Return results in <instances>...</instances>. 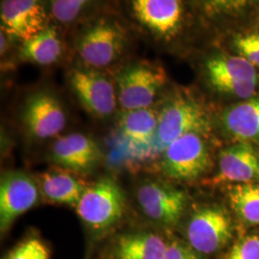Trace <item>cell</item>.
Instances as JSON below:
<instances>
[{"instance_id": "obj_13", "label": "cell", "mask_w": 259, "mask_h": 259, "mask_svg": "<svg viewBox=\"0 0 259 259\" xmlns=\"http://www.w3.org/2000/svg\"><path fill=\"white\" fill-rule=\"evenodd\" d=\"M1 29L23 42L37 36L47 26V13L41 0H3Z\"/></svg>"}, {"instance_id": "obj_7", "label": "cell", "mask_w": 259, "mask_h": 259, "mask_svg": "<svg viewBox=\"0 0 259 259\" xmlns=\"http://www.w3.org/2000/svg\"><path fill=\"white\" fill-rule=\"evenodd\" d=\"M231 218L222 207L206 206L190 218L186 235L190 246L200 253H213L232 238Z\"/></svg>"}, {"instance_id": "obj_10", "label": "cell", "mask_w": 259, "mask_h": 259, "mask_svg": "<svg viewBox=\"0 0 259 259\" xmlns=\"http://www.w3.org/2000/svg\"><path fill=\"white\" fill-rule=\"evenodd\" d=\"M130 5L139 24L157 37H173L183 24V0H130Z\"/></svg>"}, {"instance_id": "obj_4", "label": "cell", "mask_w": 259, "mask_h": 259, "mask_svg": "<svg viewBox=\"0 0 259 259\" xmlns=\"http://www.w3.org/2000/svg\"><path fill=\"white\" fill-rule=\"evenodd\" d=\"M209 82L219 93L238 98L253 96L258 83L255 66L242 56H219L206 64Z\"/></svg>"}, {"instance_id": "obj_23", "label": "cell", "mask_w": 259, "mask_h": 259, "mask_svg": "<svg viewBox=\"0 0 259 259\" xmlns=\"http://www.w3.org/2000/svg\"><path fill=\"white\" fill-rule=\"evenodd\" d=\"M92 0H51L52 14L57 20L68 23L74 20Z\"/></svg>"}, {"instance_id": "obj_2", "label": "cell", "mask_w": 259, "mask_h": 259, "mask_svg": "<svg viewBox=\"0 0 259 259\" xmlns=\"http://www.w3.org/2000/svg\"><path fill=\"white\" fill-rule=\"evenodd\" d=\"M76 210L91 229L106 231L118 222L124 214V192L116 182L105 178L84 190Z\"/></svg>"}, {"instance_id": "obj_26", "label": "cell", "mask_w": 259, "mask_h": 259, "mask_svg": "<svg viewBox=\"0 0 259 259\" xmlns=\"http://www.w3.org/2000/svg\"><path fill=\"white\" fill-rule=\"evenodd\" d=\"M256 0H203L204 9L209 15H225L238 12Z\"/></svg>"}, {"instance_id": "obj_15", "label": "cell", "mask_w": 259, "mask_h": 259, "mask_svg": "<svg viewBox=\"0 0 259 259\" xmlns=\"http://www.w3.org/2000/svg\"><path fill=\"white\" fill-rule=\"evenodd\" d=\"M51 157L60 166L83 172L99 162L101 152L91 138L75 133L56 140L52 146Z\"/></svg>"}, {"instance_id": "obj_17", "label": "cell", "mask_w": 259, "mask_h": 259, "mask_svg": "<svg viewBox=\"0 0 259 259\" xmlns=\"http://www.w3.org/2000/svg\"><path fill=\"white\" fill-rule=\"evenodd\" d=\"M167 246L155 233H129L118 238L114 254L116 259H163Z\"/></svg>"}, {"instance_id": "obj_9", "label": "cell", "mask_w": 259, "mask_h": 259, "mask_svg": "<svg viewBox=\"0 0 259 259\" xmlns=\"http://www.w3.org/2000/svg\"><path fill=\"white\" fill-rule=\"evenodd\" d=\"M38 199V187L27 174L5 173L0 183V228L6 232L20 215L32 208Z\"/></svg>"}, {"instance_id": "obj_27", "label": "cell", "mask_w": 259, "mask_h": 259, "mask_svg": "<svg viewBox=\"0 0 259 259\" xmlns=\"http://www.w3.org/2000/svg\"><path fill=\"white\" fill-rule=\"evenodd\" d=\"M163 259H201L197 251L180 241H173L167 246Z\"/></svg>"}, {"instance_id": "obj_16", "label": "cell", "mask_w": 259, "mask_h": 259, "mask_svg": "<svg viewBox=\"0 0 259 259\" xmlns=\"http://www.w3.org/2000/svg\"><path fill=\"white\" fill-rule=\"evenodd\" d=\"M222 123L226 132L238 142L259 145V96L228 109Z\"/></svg>"}, {"instance_id": "obj_14", "label": "cell", "mask_w": 259, "mask_h": 259, "mask_svg": "<svg viewBox=\"0 0 259 259\" xmlns=\"http://www.w3.org/2000/svg\"><path fill=\"white\" fill-rule=\"evenodd\" d=\"M215 180L235 184H258L259 152L253 144L238 142L223 150Z\"/></svg>"}, {"instance_id": "obj_22", "label": "cell", "mask_w": 259, "mask_h": 259, "mask_svg": "<svg viewBox=\"0 0 259 259\" xmlns=\"http://www.w3.org/2000/svg\"><path fill=\"white\" fill-rule=\"evenodd\" d=\"M5 259H50V251L42 241L29 238L16 246Z\"/></svg>"}, {"instance_id": "obj_8", "label": "cell", "mask_w": 259, "mask_h": 259, "mask_svg": "<svg viewBox=\"0 0 259 259\" xmlns=\"http://www.w3.org/2000/svg\"><path fill=\"white\" fill-rule=\"evenodd\" d=\"M69 83L83 108L96 117H107L116 108V93L111 81L93 68L74 69Z\"/></svg>"}, {"instance_id": "obj_6", "label": "cell", "mask_w": 259, "mask_h": 259, "mask_svg": "<svg viewBox=\"0 0 259 259\" xmlns=\"http://www.w3.org/2000/svg\"><path fill=\"white\" fill-rule=\"evenodd\" d=\"M125 41V34L118 25L101 20L83 31L78 42V52L88 66L105 67L121 55Z\"/></svg>"}, {"instance_id": "obj_5", "label": "cell", "mask_w": 259, "mask_h": 259, "mask_svg": "<svg viewBox=\"0 0 259 259\" xmlns=\"http://www.w3.org/2000/svg\"><path fill=\"white\" fill-rule=\"evenodd\" d=\"M164 71L154 65L139 64L124 69L117 78V97L126 111L150 108L164 85Z\"/></svg>"}, {"instance_id": "obj_20", "label": "cell", "mask_w": 259, "mask_h": 259, "mask_svg": "<svg viewBox=\"0 0 259 259\" xmlns=\"http://www.w3.org/2000/svg\"><path fill=\"white\" fill-rule=\"evenodd\" d=\"M62 56V42L55 28L47 26L37 36L23 42L21 57L40 65H52Z\"/></svg>"}, {"instance_id": "obj_21", "label": "cell", "mask_w": 259, "mask_h": 259, "mask_svg": "<svg viewBox=\"0 0 259 259\" xmlns=\"http://www.w3.org/2000/svg\"><path fill=\"white\" fill-rule=\"evenodd\" d=\"M229 199L242 222L259 225V184H236L230 189Z\"/></svg>"}, {"instance_id": "obj_19", "label": "cell", "mask_w": 259, "mask_h": 259, "mask_svg": "<svg viewBox=\"0 0 259 259\" xmlns=\"http://www.w3.org/2000/svg\"><path fill=\"white\" fill-rule=\"evenodd\" d=\"M158 113L150 109L126 111L120 119L123 138L135 145L153 144L157 129Z\"/></svg>"}, {"instance_id": "obj_1", "label": "cell", "mask_w": 259, "mask_h": 259, "mask_svg": "<svg viewBox=\"0 0 259 259\" xmlns=\"http://www.w3.org/2000/svg\"><path fill=\"white\" fill-rule=\"evenodd\" d=\"M209 122L203 108L192 99L177 97L167 102L158 112L156 138L152 147L163 151L175 140L189 133H206Z\"/></svg>"}, {"instance_id": "obj_3", "label": "cell", "mask_w": 259, "mask_h": 259, "mask_svg": "<svg viewBox=\"0 0 259 259\" xmlns=\"http://www.w3.org/2000/svg\"><path fill=\"white\" fill-rule=\"evenodd\" d=\"M203 136L189 133L171 143L162 153V172L179 182L194 181L205 174L211 165V158Z\"/></svg>"}, {"instance_id": "obj_25", "label": "cell", "mask_w": 259, "mask_h": 259, "mask_svg": "<svg viewBox=\"0 0 259 259\" xmlns=\"http://www.w3.org/2000/svg\"><path fill=\"white\" fill-rule=\"evenodd\" d=\"M235 47L243 58L259 67V33L243 35L235 39Z\"/></svg>"}, {"instance_id": "obj_24", "label": "cell", "mask_w": 259, "mask_h": 259, "mask_svg": "<svg viewBox=\"0 0 259 259\" xmlns=\"http://www.w3.org/2000/svg\"><path fill=\"white\" fill-rule=\"evenodd\" d=\"M225 259H259V236L251 234L237 241Z\"/></svg>"}, {"instance_id": "obj_18", "label": "cell", "mask_w": 259, "mask_h": 259, "mask_svg": "<svg viewBox=\"0 0 259 259\" xmlns=\"http://www.w3.org/2000/svg\"><path fill=\"white\" fill-rule=\"evenodd\" d=\"M41 190L51 203L74 205L82 198L87 187L81 180L65 172H47L40 178Z\"/></svg>"}, {"instance_id": "obj_12", "label": "cell", "mask_w": 259, "mask_h": 259, "mask_svg": "<svg viewBox=\"0 0 259 259\" xmlns=\"http://www.w3.org/2000/svg\"><path fill=\"white\" fill-rule=\"evenodd\" d=\"M22 120L30 136L37 139L54 138L66 125V115L60 101L48 93H37L25 103Z\"/></svg>"}, {"instance_id": "obj_11", "label": "cell", "mask_w": 259, "mask_h": 259, "mask_svg": "<svg viewBox=\"0 0 259 259\" xmlns=\"http://www.w3.org/2000/svg\"><path fill=\"white\" fill-rule=\"evenodd\" d=\"M138 201L148 218L166 226H174L185 211L186 196L184 191L170 185L149 182L139 187Z\"/></svg>"}]
</instances>
